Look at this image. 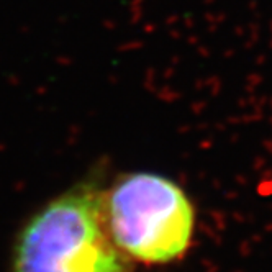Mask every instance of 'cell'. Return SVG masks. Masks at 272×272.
Instances as JSON below:
<instances>
[{
	"label": "cell",
	"instance_id": "cell-1",
	"mask_svg": "<svg viewBox=\"0 0 272 272\" xmlns=\"http://www.w3.org/2000/svg\"><path fill=\"white\" fill-rule=\"evenodd\" d=\"M12 272H132L110 234L104 194L79 184L38 208L14 241Z\"/></svg>",
	"mask_w": 272,
	"mask_h": 272
},
{
	"label": "cell",
	"instance_id": "cell-2",
	"mask_svg": "<svg viewBox=\"0 0 272 272\" xmlns=\"http://www.w3.org/2000/svg\"><path fill=\"white\" fill-rule=\"evenodd\" d=\"M104 202L112 238L134 261L168 264L190 244L195 224L192 202L168 177L126 174L104 195Z\"/></svg>",
	"mask_w": 272,
	"mask_h": 272
}]
</instances>
